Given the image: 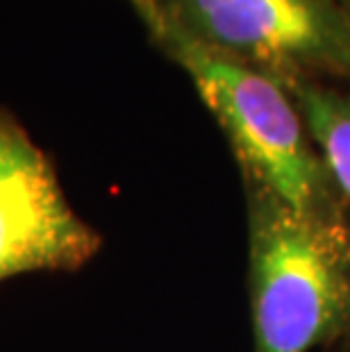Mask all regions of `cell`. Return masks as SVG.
<instances>
[{
	"label": "cell",
	"mask_w": 350,
	"mask_h": 352,
	"mask_svg": "<svg viewBox=\"0 0 350 352\" xmlns=\"http://www.w3.org/2000/svg\"><path fill=\"white\" fill-rule=\"evenodd\" d=\"M325 352H330V350H325ZM332 352H350V339L344 341V343H339V346H334Z\"/></svg>",
	"instance_id": "8992f818"
},
{
	"label": "cell",
	"mask_w": 350,
	"mask_h": 352,
	"mask_svg": "<svg viewBox=\"0 0 350 352\" xmlns=\"http://www.w3.org/2000/svg\"><path fill=\"white\" fill-rule=\"evenodd\" d=\"M348 5H350V0H348Z\"/></svg>",
	"instance_id": "52a82bcc"
},
{
	"label": "cell",
	"mask_w": 350,
	"mask_h": 352,
	"mask_svg": "<svg viewBox=\"0 0 350 352\" xmlns=\"http://www.w3.org/2000/svg\"><path fill=\"white\" fill-rule=\"evenodd\" d=\"M100 236L66 200L57 170L17 118L0 111V282L78 271Z\"/></svg>",
	"instance_id": "277c9868"
},
{
	"label": "cell",
	"mask_w": 350,
	"mask_h": 352,
	"mask_svg": "<svg viewBox=\"0 0 350 352\" xmlns=\"http://www.w3.org/2000/svg\"><path fill=\"white\" fill-rule=\"evenodd\" d=\"M212 52L271 76L350 82L348 0H139Z\"/></svg>",
	"instance_id": "3957f363"
},
{
	"label": "cell",
	"mask_w": 350,
	"mask_h": 352,
	"mask_svg": "<svg viewBox=\"0 0 350 352\" xmlns=\"http://www.w3.org/2000/svg\"><path fill=\"white\" fill-rule=\"evenodd\" d=\"M255 352L330 350L350 339V230L296 212L241 179Z\"/></svg>",
	"instance_id": "7a4b0ae2"
},
{
	"label": "cell",
	"mask_w": 350,
	"mask_h": 352,
	"mask_svg": "<svg viewBox=\"0 0 350 352\" xmlns=\"http://www.w3.org/2000/svg\"><path fill=\"white\" fill-rule=\"evenodd\" d=\"M151 41L191 80L226 134L241 179L266 186L296 212L350 230L344 198L289 89L189 39L139 0H125Z\"/></svg>",
	"instance_id": "6da1fadb"
},
{
	"label": "cell",
	"mask_w": 350,
	"mask_h": 352,
	"mask_svg": "<svg viewBox=\"0 0 350 352\" xmlns=\"http://www.w3.org/2000/svg\"><path fill=\"white\" fill-rule=\"evenodd\" d=\"M287 89L300 109L339 196L350 207V87L346 82L300 80Z\"/></svg>",
	"instance_id": "5b68a950"
}]
</instances>
